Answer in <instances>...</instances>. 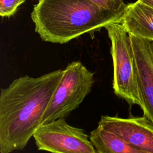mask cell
I'll return each instance as SVG.
<instances>
[{
	"instance_id": "cell-1",
	"label": "cell",
	"mask_w": 153,
	"mask_h": 153,
	"mask_svg": "<svg viewBox=\"0 0 153 153\" xmlns=\"http://www.w3.org/2000/svg\"><path fill=\"white\" fill-rule=\"evenodd\" d=\"M63 74L58 69L37 77L25 75L1 89V153L25 148L42 124Z\"/></svg>"
},
{
	"instance_id": "cell-2",
	"label": "cell",
	"mask_w": 153,
	"mask_h": 153,
	"mask_svg": "<svg viewBox=\"0 0 153 153\" xmlns=\"http://www.w3.org/2000/svg\"><path fill=\"white\" fill-rule=\"evenodd\" d=\"M123 16L88 0H38L31 13L41 39L60 44L111 23H121Z\"/></svg>"
},
{
	"instance_id": "cell-3",
	"label": "cell",
	"mask_w": 153,
	"mask_h": 153,
	"mask_svg": "<svg viewBox=\"0 0 153 153\" xmlns=\"http://www.w3.org/2000/svg\"><path fill=\"white\" fill-rule=\"evenodd\" d=\"M105 28L111 44L114 93L128 104L136 105L141 108L142 103L139 92L130 35L121 23H111Z\"/></svg>"
},
{
	"instance_id": "cell-4",
	"label": "cell",
	"mask_w": 153,
	"mask_h": 153,
	"mask_svg": "<svg viewBox=\"0 0 153 153\" xmlns=\"http://www.w3.org/2000/svg\"><path fill=\"white\" fill-rule=\"evenodd\" d=\"M94 73L81 62L69 63L44 113L42 124L65 118L76 109L91 92Z\"/></svg>"
},
{
	"instance_id": "cell-5",
	"label": "cell",
	"mask_w": 153,
	"mask_h": 153,
	"mask_svg": "<svg viewBox=\"0 0 153 153\" xmlns=\"http://www.w3.org/2000/svg\"><path fill=\"white\" fill-rule=\"evenodd\" d=\"M33 137L38 150L55 153H96L88 136L63 118L41 124Z\"/></svg>"
},
{
	"instance_id": "cell-6",
	"label": "cell",
	"mask_w": 153,
	"mask_h": 153,
	"mask_svg": "<svg viewBox=\"0 0 153 153\" xmlns=\"http://www.w3.org/2000/svg\"><path fill=\"white\" fill-rule=\"evenodd\" d=\"M98 125L117 134L142 153H153V123L145 116L124 118L102 115Z\"/></svg>"
},
{
	"instance_id": "cell-7",
	"label": "cell",
	"mask_w": 153,
	"mask_h": 153,
	"mask_svg": "<svg viewBox=\"0 0 153 153\" xmlns=\"http://www.w3.org/2000/svg\"><path fill=\"white\" fill-rule=\"evenodd\" d=\"M143 115L153 123V40L130 35Z\"/></svg>"
},
{
	"instance_id": "cell-8",
	"label": "cell",
	"mask_w": 153,
	"mask_h": 153,
	"mask_svg": "<svg viewBox=\"0 0 153 153\" xmlns=\"http://www.w3.org/2000/svg\"><path fill=\"white\" fill-rule=\"evenodd\" d=\"M121 24L130 35L153 40V8L137 1L128 4Z\"/></svg>"
},
{
	"instance_id": "cell-9",
	"label": "cell",
	"mask_w": 153,
	"mask_h": 153,
	"mask_svg": "<svg viewBox=\"0 0 153 153\" xmlns=\"http://www.w3.org/2000/svg\"><path fill=\"white\" fill-rule=\"evenodd\" d=\"M90 140L97 153H142L117 134L99 125L90 132Z\"/></svg>"
},
{
	"instance_id": "cell-10",
	"label": "cell",
	"mask_w": 153,
	"mask_h": 153,
	"mask_svg": "<svg viewBox=\"0 0 153 153\" xmlns=\"http://www.w3.org/2000/svg\"><path fill=\"white\" fill-rule=\"evenodd\" d=\"M100 7L124 15L128 4L123 0H88Z\"/></svg>"
},
{
	"instance_id": "cell-11",
	"label": "cell",
	"mask_w": 153,
	"mask_h": 153,
	"mask_svg": "<svg viewBox=\"0 0 153 153\" xmlns=\"http://www.w3.org/2000/svg\"><path fill=\"white\" fill-rule=\"evenodd\" d=\"M25 0H0V15L1 17H10Z\"/></svg>"
},
{
	"instance_id": "cell-12",
	"label": "cell",
	"mask_w": 153,
	"mask_h": 153,
	"mask_svg": "<svg viewBox=\"0 0 153 153\" xmlns=\"http://www.w3.org/2000/svg\"><path fill=\"white\" fill-rule=\"evenodd\" d=\"M153 8V0H138Z\"/></svg>"
}]
</instances>
